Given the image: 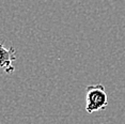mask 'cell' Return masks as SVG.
<instances>
[{"label":"cell","instance_id":"cell-1","mask_svg":"<svg viewBox=\"0 0 125 124\" xmlns=\"http://www.w3.org/2000/svg\"><path fill=\"white\" fill-rule=\"evenodd\" d=\"M108 106V97L105 87L102 83L90 84L86 88V110L93 114L105 110Z\"/></svg>","mask_w":125,"mask_h":124},{"label":"cell","instance_id":"cell-2","mask_svg":"<svg viewBox=\"0 0 125 124\" xmlns=\"http://www.w3.org/2000/svg\"><path fill=\"white\" fill-rule=\"evenodd\" d=\"M16 60V52L14 47L5 48L3 44L0 46V66L7 74H12L15 71L12 62Z\"/></svg>","mask_w":125,"mask_h":124}]
</instances>
